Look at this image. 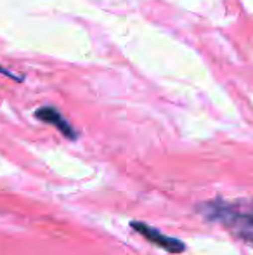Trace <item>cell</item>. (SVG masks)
<instances>
[{
  "instance_id": "6da1fadb",
  "label": "cell",
  "mask_w": 253,
  "mask_h": 255,
  "mask_svg": "<svg viewBox=\"0 0 253 255\" xmlns=\"http://www.w3.org/2000/svg\"><path fill=\"white\" fill-rule=\"evenodd\" d=\"M199 214L208 221L220 222L240 238L253 242V202H213L199 205Z\"/></svg>"
},
{
  "instance_id": "277c9868",
  "label": "cell",
  "mask_w": 253,
  "mask_h": 255,
  "mask_svg": "<svg viewBox=\"0 0 253 255\" xmlns=\"http://www.w3.org/2000/svg\"><path fill=\"white\" fill-rule=\"evenodd\" d=\"M0 73H3V75H7V77H10V78H17L14 73H10V71H7V70H3L2 66H0Z\"/></svg>"
},
{
  "instance_id": "7a4b0ae2",
  "label": "cell",
  "mask_w": 253,
  "mask_h": 255,
  "mask_svg": "<svg viewBox=\"0 0 253 255\" xmlns=\"http://www.w3.org/2000/svg\"><path fill=\"white\" fill-rule=\"evenodd\" d=\"M130 226H132V229H135V231L139 233V235L144 236V238L148 240L149 243L160 247V249H163L165 252L173 254V255H179V254H182L184 250H186V245H184L180 240L173 238V236H169V235H163L162 231L151 228V226H148L146 222L132 221Z\"/></svg>"
},
{
  "instance_id": "3957f363",
  "label": "cell",
  "mask_w": 253,
  "mask_h": 255,
  "mask_svg": "<svg viewBox=\"0 0 253 255\" xmlns=\"http://www.w3.org/2000/svg\"><path fill=\"white\" fill-rule=\"evenodd\" d=\"M35 117L38 118V120L45 122V124H51L54 125L56 128H58L61 134L66 135L68 139H77L78 134L77 130L73 128V125L68 124L66 120H64V117L61 113H59L58 110H54L52 106H44V108H38L37 113H35Z\"/></svg>"
}]
</instances>
